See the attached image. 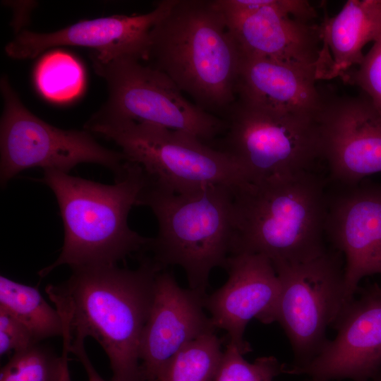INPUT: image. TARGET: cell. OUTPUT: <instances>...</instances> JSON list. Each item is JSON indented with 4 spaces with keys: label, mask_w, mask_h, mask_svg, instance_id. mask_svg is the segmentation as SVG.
Segmentation results:
<instances>
[{
    "label": "cell",
    "mask_w": 381,
    "mask_h": 381,
    "mask_svg": "<svg viewBox=\"0 0 381 381\" xmlns=\"http://www.w3.org/2000/svg\"><path fill=\"white\" fill-rule=\"evenodd\" d=\"M162 270L144 258L133 270L117 265L76 268L64 282L47 285L46 294L61 320L62 350L91 337L109 358L111 381H144L140 344Z\"/></svg>",
    "instance_id": "cell-1"
},
{
    "label": "cell",
    "mask_w": 381,
    "mask_h": 381,
    "mask_svg": "<svg viewBox=\"0 0 381 381\" xmlns=\"http://www.w3.org/2000/svg\"><path fill=\"white\" fill-rule=\"evenodd\" d=\"M115 179L109 185L44 171L41 181L56 197L64 238L56 260L39 271L41 278L61 265L73 270L117 265L133 253L150 250L152 238L141 236L128 223L150 179L141 167L128 161Z\"/></svg>",
    "instance_id": "cell-2"
},
{
    "label": "cell",
    "mask_w": 381,
    "mask_h": 381,
    "mask_svg": "<svg viewBox=\"0 0 381 381\" xmlns=\"http://www.w3.org/2000/svg\"><path fill=\"white\" fill-rule=\"evenodd\" d=\"M327 182L315 170L249 181L234 190L230 255L296 263L327 250Z\"/></svg>",
    "instance_id": "cell-3"
},
{
    "label": "cell",
    "mask_w": 381,
    "mask_h": 381,
    "mask_svg": "<svg viewBox=\"0 0 381 381\" xmlns=\"http://www.w3.org/2000/svg\"><path fill=\"white\" fill-rule=\"evenodd\" d=\"M241 53L216 0H176L152 28L146 62L207 111L236 100Z\"/></svg>",
    "instance_id": "cell-4"
},
{
    "label": "cell",
    "mask_w": 381,
    "mask_h": 381,
    "mask_svg": "<svg viewBox=\"0 0 381 381\" xmlns=\"http://www.w3.org/2000/svg\"><path fill=\"white\" fill-rule=\"evenodd\" d=\"M150 179V178H149ZM234 188L207 186L174 192L149 179L137 205L151 210L158 232L150 250L162 270L179 266L190 289L206 294L211 271L224 267L234 232Z\"/></svg>",
    "instance_id": "cell-5"
},
{
    "label": "cell",
    "mask_w": 381,
    "mask_h": 381,
    "mask_svg": "<svg viewBox=\"0 0 381 381\" xmlns=\"http://www.w3.org/2000/svg\"><path fill=\"white\" fill-rule=\"evenodd\" d=\"M85 129L114 142L126 161L138 164L152 182L174 192L214 185L236 189L250 181L230 154L184 132L99 111Z\"/></svg>",
    "instance_id": "cell-6"
},
{
    "label": "cell",
    "mask_w": 381,
    "mask_h": 381,
    "mask_svg": "<svg viewBox=\"0 0 381 381\" xmlns=\"http://www.w3.org/2000/svg\"><path fill=\"white\" fill-rule=\"evenodd\" d=\"M3 112L0 121V184L4 187L23 170L42 168L68 174L82 163L108 168L117 176L125 167L121 152L104 147L87 130H64L32 114L7 77L0 82Z\"/></svg>",
    "instance_id": "cell-7"
},
{
    "label": "cell",
    "mask_w": 381,
    "mask_h": 381,
    "mask_svg": "<svg viewBox=\"0 0 381 381\" xmlns=\"http://www.w3.org/2000/svg\"><path fill=\"white\" fill-rule=\"evenodd\" d=\"M90 59L109 90L101 113L184 132L203 142L226 130V121L188 101L166 74L142 60L131 56L102 60L92 54Z\"/></svg>",
    "instance_id": "cell-8"
},
{
    "label": "cell",
    "mask_w": 381,
    "mask_h": 381,
    "mask_svg": "<svg viewBox=\"0 0 381 381\" xmlns=\"http://www.w3.org/2000/svg\"><path fill=\"white\" fill-rule=\"evenodd\" d=\"M223 151L250 181L314 171L322 162L315 117L272 111L238 99L228 109Z\"/></svg>",
    "instance_id": "cell-9"
},
{
    "label": "cell",
    "mask_w": 381,
    "mask_h": 381,
    "mask_svg": "<svg viewBox=\"0 0 381 381\" xmlns=\"http://www.w3.org/2000/svg\"><path fill=\"white\" fill-rule=\"evenodd\" d=\"M273 265L281 286L276 322L294 355L284 371L289 373L310 363L328 340L327 329L343 306L344 260L330 247L306 261Z\"/></svg>",
    "instance_id": "cell-10"
},
{
    "label": "cell",
    "mask_w": 381,
    "mask_h": 381,
    "mask_svg": "<svg viewBox=\"0 0 381 381\" xmlns=\"http://www.w3.org/2000/svg\"><path fill=\"white\" fill-rule=\"evenodd\" d=\"M242 57L314 69L320 48L317 13L303 0H216Z\"/></svg>",
    "instance_id": "cell-11"
},
{
    "label": "cell",
    "mask_w": 381,
    "mask_h": 381,
    "mask_svg": "<svg viewBox=\"0 0 381 381\" xmlns=\"http://www.w3.org/2000/svg\"><path fill=\"white\" fill-rule=\"evenodd\" d=\"M329 184L325 232L344 257V306L356 296L362 279L381 275V184L365 179Z\"/></svg>",
    "instance_id": "cell-12"
},
{
    "label": "cell",
    "mask_w": 381,
    "mask_h": 381,
    "mask_svg": "<svg viewBox=\"0 0 381 381\" xmlns=\"http://www.w3.org/2000/svg\"><path fill=\"white\" fill-rule=\"evenodd\" d=\"M315 120L329 183L356 184L381 172V112L365 94L325 97Z\"/></svg>",
    "instance_id": "cell-13"
},
{
    "label": "cell",
    "mask_w": 381,
    "mask_h": 381,
    "mask_svg": "<svg viewBox=\"0 0 381 381\" xmlns=\"http://www.w3.org/2000/svg\"><path fill=\"white\" fill-rule=\"evenodd\" d=\"M332 326L337 332L307 365L290 372L318 381H371L381 370V284L359 288Z\"/></svg>",
    "instance_id": "cell-14"
},
{
    "label": "cell",
    "mask_w": 381,
    "mask_h": 381,
    "mask_svg": "<svg viewBox=\"0 0 381 381\" xmlns=\"http://www.w3.org/2000/svg\"><path fill=\"white\" fill-rule=\"evenodd\" d=\"M175 2L163 0L147 13L85 20L52 32L23 30L6 45L5 52L13 59H28L50 48L78 46L93 49L91 54L102 60L131 56L145 61L152 28Z\"/></svg>",
    "instance_id": "cell-15"
},
{
    "label": "cell",
    "mask_w": 381,
    "mask_h": 381,
    "mask_svg": "<svg viewBox=\"0 0 381 381\" xmlns=\"http://www.w3.org/2000/svg\"><path fill=\"white\" fill-rule=\"evenodd\" d=\"M224 268L227 281L207 295L205 307L214 327L226 330L229 342L244 355L251 351L243 340L248 323L253 318L265 324L276 322L280 282L272 261L260 254L230 255Z\"/></svg>",
    "instance_id": "cell-16"
},
{
    "label": "cell",
    "mask_w": 381,
    "mask_h": 381,
    "mask_svg": "<svg viewBox=\"0 0 381 381\" xmlns=\"http://www.w3.org/2000/svg\"><path fill=\"white\" fill-rule=\"evenodd\" d=\"M206 296L192 289L181 288L165 270L158 273L140 344L144 381H158L164 365L181 348L214 332L210 317L204 311Z\"/></svg>",
    "instance_id": "cell-17"
},
{
    "label": "cell",
    "mask_w": 381,
    "mask_h": 381,
    "mask_svg": "<svg viewBox=\"0 0 381 381\" xmlns=\"http://www.w3.org/2000/svg\"><path fill=\"white\" fill-rule=\"evenodd\" d=\"M314 69L265 58L243 57L238 99L272 111L316 117L325 96Z\"/></svg>",
    "instance_id": "cell-18"
},
{
    "label": "cell",
    "mask_w": 381,
    "mask_h": 381,
    "mask_svg": "<svg viewBox=\"0 0 381 381\" xmlns=\"http://www.w3.org/2000/svg\"><path fill=\"white\" fill-rule=\"evenodd\" d=\"M381 32V0H349L319 25L320 48L314 64L317 80H342L363 61V47Z\"/></svg>",
    "instance_id": "cell-19"
},
{
    "label": "cell",
    "mask_w": 381,
    "mask_h": 381,
    "mask_svg": "<svg viewBox=\"0 0 381 381\" xmlns=\"http://www.w3.org/2000/svg\"><path fill=\"white\" fill-rule=\"evenodd\" d=\"M0 308L25 325L37 343L62 336L63 327L57 310L47 303L35 286L1 275Z\"/></svg>",
    "instance_id": "cell-20"
},
{
    "label": "cell",
    "mask_w": 381,
    "mask_h": 381,
    "mask_svg": "<svg viewBox=\"0 0 381 381\" xmlns=\"http://www.w3.org/2000/svg\"><path fill=\"white\" fill-rule=\"evenodd\" d=\"M214 332L181 348L164 365L158 381H212L223 353Z\"/></svg>",
    "instance_id": "cell-21"
},
{
    "label": "cell",
    "mask_w": 381,
    "mask_h": 381,
    "mask_svg": "<svg viewBox=\"0 0 381 381\" xmlns=\"http://www.w3.org/2000/svg\"><path fill=\"white\" fill-rule=\"evenodd\" d=\"M35 80L38 90L45 98L66 102L81 93L85 83L84 71L73 56L54 51L45 54L38 62Z\"/></svg>",
    "instance_id": "cell-22"
},
{
    "label": "cell",
    "mask_w": 381,
    "mask_h": 381,
    "mask_svg": "<svg viewBox=\"0 0 381 381\" xmlns=\"http://www.w3.org/2000/svg\"><path fill=\"white\" fill-rule=\"evenodd\" d=\"M62 368L63 356L39 343L13 353L1 368L0 381H60Z\"/></svg>",
    "instance_id": "cell-23"
},
{
    "label": "cell",
    "mask_w": 381,
    "mask_h": 381,
    "mask_svg": "<svg viewBox=\"0 0 381 381\" xmlns=\"http://www.w3.org/2000/svg\"><path fill=\"white\" fill-rule=\"evenodd\" d=\"M229 342L212 381H274L286 366L274 356H262L250 363Z\"/></svg>",
    "instance_id": "cell-24"
},
{
    "label": "cell",
    "mask_w": 381,
    "mask_h": 381,
    "mask_svg": "<svg viewBox=\"0 0 381 381\" xmlns=\"http://www.w3.org/2000/svg\"><path fill=\"white\" fill-rule=\"evenodd\" d=\"M343 80L358 86L381 112V32L358 68Z\"/></svg>",
    "instance_id": "cell-25"
},
{
    "label": "cell",
    "mask_w": 381,
    "mask_h": 381,
    "mask_svg": "<svg viewBox=\"0 0 381 381\" xmlns=\"http://www.w3.org/2000/svg\"><path fill=\"white\" fill-rule=\"evenodd\" d=\"M37 343L28 327L5 309L0 308V355L20 352Z\"/></svg>",
    "instance_id": "cell-26"
},
{
    "label": "cell",
    "mask_w": 381,
    "mask_h": 381,
    "mask_svg": "<svg viewBox=\"0 0 381 381\" xmlns=\"http://www.w3.org/2000/svg\"><path fill=\"white\" fill-rule=\"evenodd\" d=\"M69 353H73L82 363L87 376L88 381H107L95 370L84 347V343L73 346Z\"/></svg>",
    "instance_id": "cell-27"
},
{
    "label": "cell",
    "mask_w": 381,
    "mask_h": 381,
    "mask_svg": "<svg viewBox=\"0 0 381 381\" xmlns=\"http://www.w3.org/2000/svg\"><path fill=\"white\" fill-rule=\"evenodd\" d=\"M68 353L64 350H62L63 356V368L60 381H71L70 373L68 370Z\"/></svg>",
    "instance_id": "cell-28"
},
{
    "label": "cell",
    "mask_w": 381,
    "mask_h": 381,
    "mask_svg": "<svg viewBox=\"0 0 381 381\" xmlns=\"http://www.w3.org/2000/svg\"><path fill=\"white\" fill-rule=\"evenodd\" d=\"M371 381H381V370L372 379Z\"/></svg>",
    "instance_id": "cell-29"
},
{
    "label": "cell",
    "mask_w": 381,
    "mask_h": 381,
    "mask_svg": "<svg viewBox=\"0 0 381 381\" xmlns=\"http://www.w3.org/2000/svg\"><path fill=\"white\" fill-rule=\"evenodd\" d=\"M310 381H318V380H314L310 379Z\"/></svg>",
    "instance_id": "cell-30"
}]
</instances>
